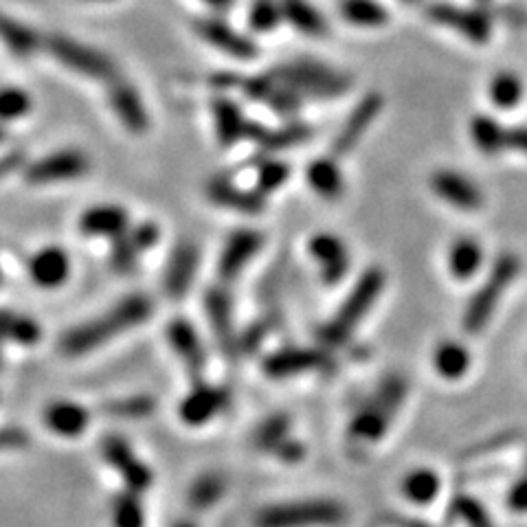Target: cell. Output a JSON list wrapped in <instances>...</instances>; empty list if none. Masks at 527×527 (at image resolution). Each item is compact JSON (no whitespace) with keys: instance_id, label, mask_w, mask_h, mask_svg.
Listing matches in <instances>:
<instances>
[{"instance_id":"d6a6232c","label":"cell","mask_w":527,"mask_h":527,"mask_svg":"<svg viewBox=\"0 0 527 527\" xmlns=\"http://www.w3.org/2000/svg\"><path fill=\"white\" fill-rule=\"evenodd\" d=\"M470 367V354L459 341H442L433 352V369L446 380H459Z\"/></svg>"},{"instance_id":"11a10c76","label":"cell","mask_w":527,"mask_h":527,"mask_svg":"<svg viewBox=\"0 0 527 527\" xmlns=\"http://www.w3.org/2000/svg\"><path fill=\"white\" fill-rule=\"evenodd\" d=\"M22 159H25V154L22 152H7L0 156V181H3V178L9 176L11 172L18 170V167L22 165Z\"/></svg>"},{"instance_id":"f35d334b","label":"cell","mask_w":527,"mask_h":527,"mask_svg":"<svg viewBox=\"0 0 527 527\" xmlns=\"http://www.w3.org/2000/svg\"><path fill=\"white\" fill-rule=\"evenodd\" d=\"M110 517L115 527H143L145 525V510L141 503V495L137 492H121L112 499Z\"/></svg>"},{"instance_id":"9c48e42d","label":"cell","mask_w":527,"mask_h":527,"mask_svg":"<svg viewBox=\"0 0 527 527\" xmlns=\"http://www.w3.org/2000/svg\"><path fill=\"white\" fill-rule=\"evenodd\" d=\"M102 455L106 459V464L112 466L121 475L123 484H126V490L137 492V495H143L145 490L152 486L154 475L152 470L139 462L137 455L130 448V444L123 440L121 435H106L102 442Z\"/></svg>"},{"instance_id":"60d3db41","label":"cell","mask_w":527,"mask_h":527,"mask_svg":"<svg viewBox=\"0 0 527 527\" xmlns=\"http://www.w3.org/2000/svg\"><path fill=\"white\" fill-rule=\"evenodd\" d=\"M156 409V400L152 396H128L121 400L106 402L104 411L112 418H126V420H141L152 416Z\"/></svg>"},{"instance_id":"ba28073f","label":"cell","mask_w":527,"mask_h":527,"mask_svg":"<svg viewBox=\"0 0 527 527\" xmlns=\"http://www.w3.org/2000/svg\"><path fill=\"white\" fill-rule=\"evenodd\" d=\"M426 16H429V20H433L435 25L457 31L459 36L475 44H486L492 36V20L486 11L481 9L459 7L451 3H433L426 9Z\"/></svg>"},{"instance_id":"6f0895ef","label":"cell","mask_w":527,"mask_h":527,"mask_svg":"<svg viewBox=\"0 0 527 527\" xmlns=\"http://www.w3.org/2000/svg\"><path fill=\"white\" fill-rule=\"evenodd\" d=\"M207 5H211L213 9H227L233 5V0H205Z\"/></svg>"},{"instance_id":"2e32d148","label":"cell","mask_w":527,"mask_h":527,"mask_svg":"<svg viewBox=\"0 0 527 527\" xmlns=\"http://www.w3.org/2000/svg\"><path fill=\"white\" fill-rule=\"evenodd\" d=\"M196 31L200 38L211 44V47H216L222 53L231 55V58L253 60L257 55V47L251 38L242 36L240 31H235L231 25H227V22H222L218 18L198 20Z\"/></svg>"},{"instance_id":"d590c367","label":"cell","mask_w":527,"mask_h":527,"mask_svg":"<svg viewBox=\"0 0 527 527\" xmlns=\"http://www.w3.org/2000/svg\"><path fill=\"white\" fill-rule=\"evenodd\" d=\"M224 490H227V481H224L220 473L200 475L187 492L189 508L207 510L211 506H216V503L224 497Z\"/></svg>"},{"instance_id":"d6986e66","label":"cell","mask_w":527,"mask_h":527,"mask_svg":"<svg viewBox=\"0 0 527 527\" xmlns=\"http://www.w3.org/2000/svg\"><path fill=\"white\" fill-rule=\"evenodd\" d=\"M167 341H170L172 350L185 363L189 374L194 378L203 374L207 356H205L203 341H200V336L192 323L185 319H174L170 325H167Z\"/></svg>"},{"instance_id":"b9f144b4","label":"cell","mask_w":527,"mask_h":527,"mask_svg":"<svg viewBox=\"0 0 527 527\" xmlns=\"http://www.w3.org/2000/svg\"><path fill=\"white\" fill-rule=\"evenodd\" d=\"M282 20H284L282 3H277V0H253L249 11V22L253 31L257 33L273 31Z\"/></svg>"},{"instance_id":"8d00e7d4","label":"cell","mask_w":527,"mask_h":527,"mask_svg":"<svg viewBox=\"0 0 527 527\" xmlns=\"http://www.w3.org/2000/svg\"><path fill=\"white\" fill-rule=\"evenodd\" d=\"M488 95L492 99V104L501 110H512L517 108V104L523 99V82L517 73L503 71L497 73L490 80Z\"/></svg>"},{"instance_id":"6da1fadb","label":"cell","mask_w":527,"mask_h":527,"mask_svg":"<svg viewBox=\"0 0 527 527\" xmlns=\"http://www.w3.org/2000/svg\"><path fill=\"white\" fill-rule=\"evenodd\" d=\"M152 315V301L145 295H130L112 306L106 315L86 321L66 332L60 339V350L64 356H82L93 352L95 347L115 339L117 334L137 328Z\"/></svg>"},{"instance_id":"f5cc1de1","label":"cell","mask_w":527,"mask_h":527,"mask_svg":"<svg viewBox=\"0 0 527 527\" xmlns=\"http://www.w3.org/2000/svg\"><path fill=\"white\" fill-rule=\"evenodd\" d=\"M275 453L279 455V459H284V462H299V459L304 457V446L293 440H284Z\"/></svg>"},{"instance_id":"ee69618b","label":"cell","mask_w":527,"mask_h":527,"mask_svg":"<svg viewBox=\"0 0 527 527\" xmlns=\"http://www.w3.org/2000/svg\"><path fill=\"white\" fill-rule=\"evenodd\" d=\"M290 176V167L284 161H264L257 167V189L266 196L286 185Z\"/></svg>"},{"instance_id":"7c38bea8","label":"cell","mask_w":527,"mask_h":527,"mask_svg":"<svg viewBox=\"0 0 527 527\" xmlns=\"http://www.w3.org/2000/svg\"><path fill=\"white\" fill-rule=\"evenodd\" d=\"M431 189L433 194L444 200L455 209L462 211H477L484 205V194L481 189L455 170H437L431 174Z\"/></svg>"},{"instance_id":"5bb4252c","label":"cell","mask_w":527,"mask_h":527,"mask_svg":"<svg viewBox=\"0 0 527 527\" xmlns=\"http://www.w3.org/2000/svg\"><path fill=\"white\" fill-rule=\"evenodd\" d=\"M262 244H264L262 233H257L253 229L233 231L229 235L227 244H224L218 264V273L224 282H231V279L238 277L244 271V266L260 253Z\"/></svg>"},{"instance_id":"816d5d0a","label":"cell","mask_w":527,"mask_h":527,"mask_svg":"<svg viewBox=\"0 0 527 527\" xmlns=\"http://www.w3.org/2000/svg\"><path fill=\"white\" fill-rule=\"evenodd\" d=\"M508 506L514 512H527V477L521 479L519 484L512 488L510 497H508Z\"/></svg>"},{"instance_id":"83f0119b","label":"cell","mask_w":527,"mask_h":527,"mask_svg":"<svg viewBox=\"0 0 527 527\" xmlns=\"http://www.w3.org/2000/svg\"><path fill=\"white\" fill-rule=\"evenodd\" d=\"M306 181L325 200H339L345 192L341 167L332 156H319L306 170Z\"/></svg>"},{"instance_id":"d4e9b609","label":"cell","mask_w":527,"mask_h":527,"mask_svg":"<svg viewBox=\"0 0 527 527\" xmlns=\"http://www.w3.org/2000/svg\"><path fill=\"white\" fill-rule=\"evenodd\" d=\"M128 213L117 205H97L86 209L80 218V231L93 238L117 240L128 233Z\"/></svg>"},{"instance_id":"277c9868","label":"cell","mask_w":527,"mask_h":527,"mask_svg":"<svg viewBox=\"0 0 527 527\" xmlns=\"http://www.w3.org/2000/svg\"><path fill=\"white\" fill-rule=\"evenodd\" d=\"M521 271V260L514 253H501L492 264L486 282L470 297L464 310V330L468 334H479L495 315L503 293L512 286Z\"/></svg>"},{"instance_id":"1f68e13d","label":"cell","mask_w":527,"mask_h":527,"mask_svg":"<svg viewBox=\"0 0 527 527\" xmlns=\"http://www.w3.org/2000/svg\"><path fill=\"white\" fill-rule=\"evenodd\" d=\"M0 42H3L16 58H31L40 47V38L36 31L14 18H9L3 11H0Z\"/></svg>"},{"instance_id":"f907efd6","label":"cell","mask_w":527,"mask_h":527,"mask_svg":"<svg viewBox=\"0 0 527 527\" xmlns=\"http://www.w3.org/2000/svg\"><path fill=\"white\" fill-rule=\"evenodd\" d=\"M266 332H268V328H266L264 323L251 325V330L246 332V336H240V341H238L240 350H246V352L257 350V345H260L266 339Z\"/></svg>"},{"instance_id":"7a4b0ae2","label":"cell","mask_w":527,"mask_h":527,"mask_svg":"<svg viewBox=\"0 0 527 527\" xmlns=\"http://www.w3.org/2000/svg\"><path fill=\"white\" fill-rule=\"evenodd\" d=\"M383 288H385L383 268L378 266L367 268V271L358 277L352 293L345 297L334 319L321 330V341L330 347L343 345L347 339H350L358 325H361L367 312L372 310L376 299L380 297V293H383Z\"/></svg>"},{"instance_id":"5b68a950","label":"cell","mask_w":527,"mask_h":527,"mask_svg":"<svg viewBox=\"0 0 527 527\" xmlns=\"http://www.w3.org/2000/svg\"><path fill=\"white\" fill-rule=\"evenodd\" d=\"M347 517L341 503L330 499H304L277 503L257 512L255 527H332Z\"/></svg>"},{"instance_id":"44dd1931","label":"cell","mask_w":527,"mask_h":527,"mask_svg":"<svg viewBox=\"0 0 527 527\" xmlns=\"http://www.w3.org/2000/svg\"><path fill=\"white\" fill-rule=\"evenodd\" d=\"M108 97H110V108L115 110V115L119 117V121L130 132L141 134V132L148 130L150 117H148V110H145V106L141 102L137 88L128 82L112 80Z\"/></svg>"},{"instance_id":"bcb514c9","label":"cell","mask_w":527,"mask_h":527,"mask_svg":"<svg viewBox=\"0 0 527 527\" xmlns=\"http://www.w3.org/2000/svg\"><path fill=\"white\" fill-rule=\"evenodd\" d=\"M9 341L20 345H33L40 341V325L29 317H11L9 325Z\"/></svg>"},{"instance_id":"7bdbcfd3","label":"cell","mask_w":527,"mask_h":527,"mask_svg":"<svg viewBox=\"0 0 527 527\" xmlns=\"http://www.w3.org/2000/svg\"><path fill=\"white\" fill-rule=\"evenodd\" d=\"M31 110V97L16 86L0 88V123L16 121Z\"/></svg>"},{"instance_id":"3957f363","label":"cell","mask_w":527,"mask_h":527,"mask_svg":"<svg viewBox=\"0 0 527 527\" xmlns=\"http://www.w3.org/2000/svg\"><path fill=\"white\" fill-rule=\"evenodd\" d=\"M279 84L288 86L301 99H334L341 97L352 86V77L315 60H293L279 64L271 71Z\"/></svg>"},{"instance_id":"cb8c5ba5","label":"cell","mask_w":527,"mask_h":527,"mask_svg":"<svg viewBox=\"0 0 527 527\" xmlns=\"http://www.w3.org/2000/svg\"><path fill=\"white\" fill-rule=\"evenodd\" d=\"M207 196L216 205L246 213V216L262 213L266 207V198L260 189H242L227 181V178H216V181H211L207 187Z\"/></svg>"},{"instance_id":"603a6c76","label":"cell","mask_w":527,"mask_h":527,"mask_svg":"<svg viewBox=\"0 0 527 527\" xmlns=\"http://www.w3.org/2000/svg\"><path fill=\"white\" fill-rule=\"evenodd\" d=\"M198 271V249L192 242H181L170 255L165 268V293L178 299L183 297Z\"/></svg>"},{"instance_id":"4dcf8cb0","label":"cell","mask_w":527,"mask_h":527,"mask_svg":"<svg viewBox=\"0 0 527 527\" xmlns=\"http://www.w3.org/2000/svg\"><path fill=\"white\" fill-rule=\"evenodd\" d=\"M470 139L484 156H497L508 148V130L490 115H475L470 119Z\"/></svg>"},{"instance_id":"8992f818","label":"cell","mask_w":527,"mask_h":527,"mask_svg":"<svg viewBox=\"0 0 527 527\" xmlns=\"http://www.w3.org/2000/svg\"><path fill=\"white\" fill-rule=\"evenodd\" d=\"M407 396V383L398 376L387 378L380 389L376 391V396L372 402L356 413V418L350 424V433L356 440L374 442L380 435L385 433L389 426V420L398 411L400 402Z\"/></svg>"},{"instance_id":"94428289","label":"cell","mask_w":527,"mask_h":527,"mask_svg":"<svg viewBox=\"0 0 527 527\" xmlns=\"http://www.w3.org/2000/svg\"><path fill=\"white\" fill-rule=\"evenodd\" d=\"M402 3H409L411 5V3H418V0H402Z\"/></svg>"},{"instance_id":"f1b7e54d","label":"cell","mask_w":527,"mask_h":527,"mask_svg":"<svg viewBox=\"0 0 527 527\" xmlns=\"http://www.w3.org/2000/svg\"><path fill=\"white\" fill-rule=\"evenodd\" d=\"M211 110H213V119H216L218 139L224 148H231V145H235L242 137H246L249 121L244 119L240 106L231 102L229 97L213 99Z\"/></svg>"},{"instance_id":"681fc988","label":"cell","mask_w":527,"mask_h":527,"mask_svg":"<svg viewBox=\"0 0 527 527\" xmlns=\"http://www.w3.org/2000/svg\"><path fill=\"white\" fill-rule=\"evenodd\" d=\"M459 514H462L464 521L470 527H490L484 510H481L475 501H468V499L459 501Z\"/></svg>"},{"instance_id":"7dc6e473","label":"cell","mask_w":527,"mask_h":527,"mask_svg":"<svg viewBox=\"0 0 527 527\" xmlns=\"http://www.w3.org/2000/svg\"><path fill=\"white\" fill-rule=\"evenodd\" d=\"M128 238L132 240V244L137 246L139 253H141V251L152 249V246H154L156 242H159V238H161V229L156 227V224H152V222H143V224H139V227H134V229L128 233Z\"/></svg>"},{"instance_id":"9f6ffc18","label":"cell","mask_w":527,"mask_h":527,"mask_svg":"<svg viewBox=\"0 0 527 527\" xmlns=\"http://www.w3.org/2000/svg\"><path fill=\"white\" fill-rule=\"evenodd\" d=\"M11 312L0 310V354H3V345L9 341V325H11Z\"/></svg>"},{"instance_id":"52a82bcc","label":"cell","mask_w":527,"mask_h":527,"mask_svg":"<svg viewBox=\"0 0 527 527\" xmlns=\"http://www.w3.org/2000/svg\"><path fill=\"white\" fill-rule=\"evenodd\" d=\"M44 47H47L51 58L58 60L66 69L91 77V80H115V64L102 51L86 47V44L66 36H49Z\"/></svg>"},{"instance_id":"c3c4849f","label":"cell","mask_w":527,"mask_h":527,"mask_svg":"<svg viewBox=\"0 0 527 527\" xmlns=\"http://www.w3.org/2000/svg\"><path fill=\"white\" fill-rule=\"evenodd\" d=\"M29 446L27 431L18 429V426H5L0 429V451H16V448Z\"/></svg>"},{"instance_id":"8fae6325","label":"cell","mask_w":527,"mask_h":527,"mask_svg":"<svg viewBox=\"0 0 527 527\" xmlns=\"http://www.w3.org/2000/svg\"><path fill=\"white\" fill-rule=\"evenodd\" d=\"M385 106V99L380 93H367L361 102L354 106V110L347 115L341 130L336 132V137L332 141V152L336 156H343L347 152H352L358 141L363 139V134L369 130V126L376 121L380 115V110Z\"/></svg>"},{"instance_id":"6125c7cd","label":"cell","mask_w":527,"mask_h":527,"mask_svg":"<svg viewBox=\"0 0 527 527\" xmlns=\"http://www.w3.org/2000/svg\"><path fill=\"white\" fill-rule=\"evenodd\" d=\"M479 3H488V0H479Z\"/></svg>"},{"instance_id":"f6af8a7d","label":"cell","mask_w":527,"mask_h":527,"mask_svg":"<svg viewBox=\"0 0 527 527\" xmlns=\"http://www.w3.org/2000/svg\"><path fill=\"white\" fill-rule=\"evenodd\" d=\"M137 257H139V249L132 244L128 233L121 235V238H117L115 244H112L110 262L117 273H123V275L132 273L134 268H137Z\"/></svg>"},{"instance_id":"9a60e30c","label":"cell","mask_w":527,"mask_h":527,"mask_svg":"<svg viewBox=\"0 0 527 527\" xmlns=\"http://www.w3.org/2000/svg\"><path fill=\"white\" fill-rule=\"evenodd\" d=\"M328 365V354L321 350H308V347H288L271 354L264 361V374L271 378H290Z\"/></svg>"},{"instance_id":"836d02e7","label":"cell","mask_w":527,"mask_h":527,"mask_svg":"<svg viewBox=\"0 0 527 527\" xmlns=\"http://www.w3.org/2000/svg\"><path fill=\"white\" fill-rule=\"evenodd\" d=\"M284 11V20H288L290 25L299 29L301 33H306L310 38H321L328 25H325V18L319 11L312 7L308 0H279Z\"/></svg>"},{"instance_id":"db71d44e","label":"cell","mask_w":527,"mask_h":527,"mask_svg":"<svg viewBox=\"0 0 527 527\" xmlns=\"http://www.w3.org/2000/svg\"><path fill=\"white\" fill-rule=\"evenodd\" d=\"M508 148L527 154V126H517L508 130Z\"/></svg>"},{"instance_id":"ffe728a7","label":"cell","mask_w":527,"mask_h":527,"mask_svg":"<svg viewBox=\"0 0 527 527\" xmlns=\"http://www.w3.org/2000/svg\"><path fill=\"white\" fill-rule=\"evenodd\" d=\"M242 91L255 102H262L271 110L279 112V115H295L301 108V97L295 91H290L288 86L279 84L273 75L249 77L242 84Z\"/></svg>"},{"instance_id":"30bf717a","label":"cell","mask_w":527,"mask_h":527,"mask_svg":"<svg viewBox=\"0 0 527 527\" xmlns=\"http://www.w3.org/2000/svg\"><path fill=\"white\" fill-rule=\"evenodd\" d=\"M86 156L77 150H62L44 156V159L31 163L25 172V178L31 185H51V183H66L75 181L88 172Z\"/></svg>"},{"instance_id":"74e56055","label":"cell","mask_w":527,"mask_h":527,"mask_svg":"<svg viewBox=\"0 0 527 527\" xmlns=\"http://www.w3.org/2000/svg\"><path fill=\"white\" fill-rule=\"evenodd\" d=\"M440 492V477L429 468H418L402 479V495L413 503H429Z\"/></svg>"},{"instance_id":"ac0fdd59","label":"cell","mask_w":527,"mask_h":527,"mask_svg":"<svg viewBox=\"0 0 527 527\" xmlns=\"http://www.w3.org/2000/svg\"><path fill=\"white\" fill-rule=\"evenodd\" d=\"M229 394L220 387L211 385H198L196 389L189 391V394L181 402V418L189 426H203L209 420H213L218 413L227 407Z\"/></svg>"},{"instance_id":"f546056e","label":"cell","mask_w":527,"mask_h":527,"mask_svg":"<svg viewBox=\"0 0 527 527\" xmlns=\"http://www.w3.org/2000/svg\"><path fill=\"white\" fill-rule=\"evenodd\" d=\"M448 271L459 282H466L473 275L479 273L481 264H484V249H481V244L475 238H457L451 249H448Z\"/></svg>"},{"instance_id":"91938a15","label":"cell","mask_w":527,"mask_h":527,"mask_svg":"<svg viewBox=\"0 0 527 527\" xmlns=\"http://www.w3.org/2000/svg\"><path fill=\"white\" fill-rule=\"evenodd\" d=\"M7 139V132H5V128L3 126H0V143H3Z\"/></svg>"},{"instance_id":"484cf974","label":"cell","mask_w":527,"mask_h":527,"mask_svg":"<svg viewBox=\"0 0 527 527\" xmlns=\"http://www.w3.org/2000/svg\"><path fill=\"white\" fill-rule=\"evenodd\" d=\"M246 137L253 139L260 148L268 152L277 150H288L295 148V145H304L312 137V128L306 123H288V126L279 130H268L264 126H257V123H249L246 128Z\"/></svg>"},{"instance_id":"ab89813d","label":"cell","mask_w":527,"mask_h":527,"mask_svg":"<svg viewBox=\"0 0 527 527\" xmlns=\"http://www.w3.org/2000/svg\"><path fill=\"white\" fill-rule=\"evenodd\" d=\"M288 431H290V418L286 413H275V416L266 418L255 431V446L260 451H277L279 444L288 440Z\"/></svg>"},{"instance_id":"7402d4cb","label":"cell","mask_w":527,"mask_h":527,"mask_svg":"<svg viewBox=\"0 0 527 527\" xmlns=\"http://www.w3.org/2000/svg\"><path fill=\"white\" fill-rule=\"evenodd\" d=\"M71 273V260L58 246H47L29 260V277L40 288H58Z\"/></svg>"},{"instance_id":"4316f807","label":"cell","mask_w":527,"mask_h":527,"mask_svg":"<svg viewBox=\"0 0 527 527\" xmlns=\"http://www.w3.org/2000/svg\"><path fill=\"white\" fill-rule=\"evenodd\" d=\"M44 424H47L49 431L62 437H75L88 429L91 416H88V411L82 405H77V402L58 400L51 402V405L44 409Z\"/></svg>"},{"instance_id":"e0dca14e","label":"cell","mask_w":527,"mask_h":527,"mask_svg":"<svg viewBox=\"0 0 527 527\" xmlns=\"http://www.w3.org/2000/svg\"><path fill=\"white\" fill-rule=\"evenodd\" d=\"M205 310L213 334L220 343V347L227 356H235L240 350V336L233 330V310H231V297L224 293L222 288H209L205 295Z\"/></svg>"},{"instance_id":"4fadbf2b","label":"cell","mask_w":527,"mask_h":527,"mask_svg":"<svg viewBox=\"0 0 527 527\" xmlns=\"http://www.w3.org/2000/svg\"><path fill=\"white\" fill-rule=\"evenodd\" d=\"M312 260L319 264V275L323 284L334 286L345 277L347 268H350V253H347L345 242L339 235L332 233H319L308 244Z\"/></svg>"},{"instance_id":"680465c9","label":"cell","mask_w":527,"mask_h":527,"mask_svg":"<svg viewBox=\"0 0 527 527\" xmlns=\"http://www.w3.org/2000/svg\"><path fill=\"white\" fill-rule=\"evenodd\" d=\"M174 527H198L194 521H189V519H183V521H178Z\"/></svg>"},{"instance_id":"e575fe53","label":"cell","mask_w":527,"mask_h":527,"mask_svg":"<svg viewBox=\"0 0 527 527\" xmlns=\"http://www.w3.org/2000/svg\"><path fill=\"white\" fill-rule=\"evenodd\" d=\"M341 16L356 27H383L389 20V11L378 0H341Z\"/></svg>"}]
</instances>
